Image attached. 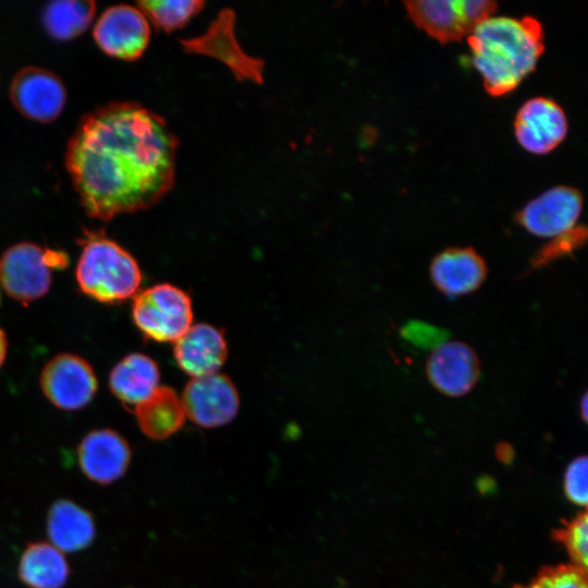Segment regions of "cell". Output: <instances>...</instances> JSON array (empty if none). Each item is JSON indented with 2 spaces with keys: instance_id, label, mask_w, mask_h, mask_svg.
Returning a JSON list of instances; mask_svg holds the SVG:
<instances>
[{
  "instance_id": "obj_1",
  "label": "cell",
  "mask_w": 588,
  "mask_h": 588,
  "mask_svg": "<svg viewBox=\"0 0 588 588\" xmlns=\"http://www.w3.org/2000/svg\"><path fill=\"white\" fill-rule=\"evenodd\" d=\"M176 146L162 118L136 102L84 115L69 139L65 167L85 212L109 221L154 206L173 185Z\"/></svg>"
},
{
  "instance_id": "obj_2",
  "label": "cell",
  "mask_w": 588,
  "mask_h": 588,
  "mask_svg": "<svg viewBox=\"0 0 588 588\" xmlns=\"http://www.w3.org/2000/svg\"><path fill=\"white\" fill-rule=\"evenodd\" d=\"M471 61L491 96L514 90L544 50L542 26L532 16H490L467 36Z\"/></svg>"
},
{
  "instance_id": "obj_3",
  "label": "cell",
  "mask_w": 588,
  "mask_h": 588,
  "mask_svg": "<svg viewBox=\"0 0 588 588\" xmlns=\"http://www.w3.org/2000/svg\"><path fill=\"white\" fill-rule=\"evenodd\" d=\"M76 281L87 296L105 304H119L138 293L142 272L136 259L102 231H86Z\"/></svg>"
},
{
  "instance_id": "obj_4",
  "label": "cell",
  "mask_w": 588,
  "mask_h": 588,
  "mask_svg": "<svg viewBox=\"0 0 588 588\" xmlns=\"http://www.w3.org/2000/svg\"><path fill=\"white\" fill-rule=\"evenodd\" d=\"M66 254L22 242L0 257V284L12 298L28 303L42 297L50 289L52 270L63 269Z\"/></svg>"
},
{
  "instance_id": "obj_5",
  "label": "cell",
  "mask_w": 588,
  "mask_h": 588,
  "mask_svg": "<svg viewBox=\"0 0 588 588\" xmlns=\"http://www.w3.org/2000/svg\"><path fill=\"white\" fill-rule=\"evenodd\" d=\"M132 317L145 338L175 342L193 324L192 301L175 285L156 284L134 296Z\"/></svg>"
},
{
  "instance_id": "obj_6",
  "label": "cell",
  "mask_w": 588,
  "mask_h": 588,
  "mask_svg": "<svg viewBox=\"0 0 588 588\" xmlns=\"http://www.w3.org/2000/svg\"><path fill=\"white\" fill-rule=\"evenodd\" d=\"M404 5L414 24L442 44L468 36L497 11L490 0H418Z\"/></svg>"
},
{
  "instance_id": "obj_7",
  "label": "cell",
  "mask_w": 588,
  "mask_h": 588,
  "mask_svg": "<svg viewBox=\"0 0 588 588\" xmlns=\"http://www.w3.org/2000/svg\"><path fill=\"white\" fill-rule=\"evenodd\" d=\"M97 46L106 54L124 61L138 59L150 39V24L146 15L130 4L107 8L93 30Z\"/></svg>"
},
{
  "instance_id": "obj_8",
  "label": "cell",
  "mask_w": 588,
  "mask_h": 588,
  "mask_svg": "<svg viewBox=\"0 0 588 588\" xmlns=\"http://www.w3.org/2000/svg\"><path fill=\"white\" fill-rule=\"evenodd\" d=\"M97 387L96 375L88 362L70 353L51 358L40 373L45 396L60 409L83 408L95 396Z\"/></svg>"
},
{
  "instance_id": "obj_9",
  "label": "cell",
  "mask_w": 588,
  "mask_h": 588,
  "mask_svg": "<svg viewBox=\"0 0 588 588\" xmlns=\"http://www.w3.org/2000/svg\"><path fill=\"white\" fill-rule=\"evenodd\" d=\"M181 401L186 418L204 428L231 422L240 408L234 383L219 372L192 378L184 388Z\"/></svg>"
},
{
  "instance_id": "obj_10",
  "label": "cell",
  "mask_w": 588,
  "mask_h": 588,
  "mask_svg": "<svg viewBox=\"0 0 588 588\" xmlns=\"http://www.w3.org/2000/svg\"><path fill=\"white\" fill-rule=\"evenodd\" d=\"M583 209L581 194L571 186L551 187L527 203L515 221L539 237H555L577 225Z\"/></svg>"
},
{
  "instance_id": "obj_11",
  "label": "cell",
  "mask_w": 588,
  "mask_h": 588,
  "mask_svg": "<svg viewBox=\"0 0 588 588\" xmlns=\"http://www.w3.org/2000/svg\"><path fill=\"white\" fill-rule=\"evenodd\" d=\"M9 95L22 115L41 123L54 121L66 102L61 78L37 66L21 69L11 81Z\"/></svg>"
},
{
  "instance_id": "obj_12",
  "label": "cell",
  "mask_w": 588,
  "mask_h": 588,
  "mask_svg": "<svg viewBox=\"0 0 588 588\" xmlns=\"http://www.w3.org/2000/svg\"><path fill=\"white\" fill-rule=\"evenodd\" d=\"M567 118L562 107L546 97L527 100L517 111L514 133L519 145L535 155L555 149L566 137Z\"/></svg>"
},
{
  "instance_id": "obj_13",
  "label": "cell",
  "mask_w": 588,
  "mask_h": 588,
  "mask_svg": "<svg viewBox=\"0 0 588 588\" xmlns=\"http://www.w3.org/2000/svg\"><path fill=\"white\" fill-rule=\"evenodd\" d=\"M426 376L440 393L460 397L469 393L480 378V362L474 348L462 341H445L432 350Z\"/></svg>"
},
{
  "instance_id": "obj_14",
  "label": "cell",
  "mask_w": 588,
  "mask_h": 588,
  "mask_svg": "<svg viewBox=\"0 0 588 588\" xmlns=\"http://www.w3.org/2000/svg\"><path fill=\"white\" fill-rule=\"evenodd\" d=\"M434 287L446 297L470 294L486 281L488 266L473 247H448L437 254L429 268Z\"/></svg>"
},
{
  "instance_id": "obj_15",
  "label": "cell",
  "mask_w": 588,
  "mask_h": 588,
  "mask_svg": "<svg viewBox=\"0 0 588 588\" xmlns=\"http://www.w3.org/2000/svg\"><path fill=\"white\" fill-rule=\"evenodd\" d=\"M126 440L111 429L87 433L77 448L78 463L87 478L108 485L121 478L131 461Z\"/></svg>"
},
{
  "instance_id": "obj_16",
  "label": "cell",
  "mask_w": 588,
  "mask_h": 588,
  "mask_svg": "<svg viewBox=\"0 0 588 588\" xmlns=\"http://www.w3.org/2000/svg\"><path fill=\"white\" fill-rule=\"evenodd\" d=\"M174 343L176 364L192 378L217 373L228 357L223 333L208 323L192 324Z\"/></svg>"
},
{
  "instance_id": "obj_17",
  "label": "cell",
  "mask_w": 588,
  "mask_h": 588,
  "mask_svg": "<svg viewBox=\"0 0 588 588\" xmlns=\"http://www.w3.org/2000/svg\"><path fill=\"white\" fill-rule=\"evenodd\" d=\"M183 45L186 49L219 58L241 77L256 82L261 78L259 62L247 57L234 38L233 15L230 11L221 12L204 36L186 40Z\"/></svg>"
},
{
  "instance_id": "obj_18",
  "label": "cell",
  "mask_w": 588,
  "mask_h": 588,
  "mask_svg": "<svg viewBox=\"0 0 588 588\" xmlns=\"http://www.w3.org/2000/svg\"><path fill=\"white\" fill-rule=\"evenodd\" d=\"M160 371L149 356L133 353L110 371L109 388L126 407L136 408L160 387Z\"/></svg>"
},
{
  "instance_id": "obj_19",
  "label": "cell",
  "mask_w": 588,
  "mask_h": 588,
  "mask_svg": "<svg viewBox=\"0 0 588 588\" xmlns=\"http://www.w3.org/2000/svg\"><path fill=\"white\" fill-rule=\"evenodd\" d=\"M47 534L61 552H76L93 542L96 526L86 510L69 500H59L49 510Z\"/></svg>"
},
{
  "instance_id": "obj_20",
  "label": "cell",
  "mask_w": 588,
  "mask_h": 588,
  "mask_svg": "<svg viewBox=\"0 0 588 588\" xmlns=\"http://www.w3.org/2000/svg\"><path fill=\"white\" fill-rule=\"evenodd\" d=\"M138 426L152 440H163L183 426L186 416L181 397L164 385L135 408Z\"/></svg>"
},
{
  "instance_id": "obj_21",
  "label": "cell",
  "mask_w": 588,
  "mask_h": 588,
  "mask_svg": "<svg viewBox=\"0 0 588 588\" xmlns=\"http://www.w3.org/2000/svg\"><path fill=\"white\" fill-rule=\"evenodd\" d=\"M69 575L63 553L51 543H29L21 555L19 576L29 588H62Z\"/></svg>"
},
{
  "instance_id": "obj_22",
  "label": "cell",
  "mask_w": 588,
  "mask_h": 588,
  "mask_svg": "<svg viewBox=\"0 0 588 588\" xmlns=\"http://www.w3.org/2000/svg\"><path fill=\"white\" fill-rule=\"evenodd\" d=\"M94 1L57 0L44 9L42 23L48 34L57 40H71L83 34L96 15Z\"/></svg>"
},
{
  "instance_id": "obj_23",
  "label": "cell",
  "mask_w": 588,
  "mask_h": 588,
  "mask_svg": "<svg viewBox=\"0 0 588 588\" xmlns=\"http://www.w3.org/2000/svg\"><path fill=\"white\" fill-rule=\"evenodd\" d=\"M204 4L195 0H148L139 1L137 8L157 28L172 32L186 25Z\"/></svg>"
},
{
  "instance_id": "obj_24",
  "label": "cell",
  "mask_w": 588,
  "mask_h": 588,
  "mask_svg": "<svg viewBox=\"0 0 588 588\" xmlns=\"http://www.w3.org/2000/svg\"><path fill=\"white\" fill-rule=\"evenodd\" d=\"M586 240L587 229L585 225H576L572 230L552 237L532 255L529 270L542 269L561 258L571 256L585 245Z\"/></svg>"
},
{
  "instance_id": "obj_25",
  "label": "cell",
  "mask_w": 588,
  "mask_h": 588,
  "mask_svg": "<svg viewBox=\"0 0 588 588\" xmlns=\"http://www.w3.org/2000/svg\"><path fill=\"white\" fill-rule=\"evenodd\" d=\"M555 541L562 543L573 561V565L587 572L588 558V520L587 513L580 512L565 522L553 532Z\"/></svg>"
},
{
  "instance_id": "obj_26",
  "label": "cell",
  "mask_w": 588,
  "mask_h": 588,
  "mask_svg": "<svg viewBox=\"0 0 588 588\" xmlns=\"http://www.w3.org/2000/svg\"><path fill=\"white\" fill-rule=\"evenodd\" d=\"M515 588H587V572L573 564L549 566L527 585Z\"/></svg>"
},
{
  "instance_id": "obj_27",
  "label": "cell",
  "mask_w": 588,
  "mask_h": 588,
  "mask_svg": "<svg viewBox=\"0 0 588 588\" xmlns=\"http://www.w3.org/2000/svg\"><path fill=\"white\" fill-rule=\"evenodd\" d=\"M401 336L411 345L420 350H434L448 341L445 329L421 320H409L400 329Z\"/></svg>"
},
{
  "instance_id": "obj_28",
  "label": "cell",
  "mask_w": 588,
  "mask_h": 588,
  "mask_svg": "<svg viewBox=\"0 0 588 588\" xmlns=\"http://www.w3.org/2000/svg\"><path fill=\"white\" fill-rule=\"evenodd\" d=\"M587 457L574 458L567 466L564 475V491L566 497L575 504H587Z\"/></svg>"
},
{
  "instance_id": "obj_29",
  "label": "cell",
  "mask_w": 588,
  "mask_h": 588,
  "mask_svg": "<svg viewBox=\"0 0 588 588\" xmlns=\"http://www.w3.org/2000/svg\"><path fill=\"white\" fill-rule=\"evenodd\" d=\"M8 341L5 332L0 328V367L3 364L7 355Z\"/></svg>"
},
{
  "instance_id": "obj_30",
  "label": "cell",
  "mask_w": 588,
  "mask_h": 588,
  "mask_svg": "<svg viewBox=\"0 0 588 588\" xmlns=\"http://www.w3.org/2000/svg\"><path fill=\"white\" fill-rule=\"evenodd\" d=\"M587 403H588V399H587V394L585 393L580 400V404H579V408H580V415H581V419L584 421L587 420Z\"/></svg>"
},
{
  "instance_id": "obj_31",
  "label": "cell",
  "mask_w": 588,
  "mask_h": 588,
  "mask_svg": "<svg viewBox=\"0 0 588 588\" xmlns=\"http://www.w3.org/2000/svg\"><path fill=\"white\" fill-rule=\"evenodd\" d=\"M0 303H1V293H0Z\"/></svg>"
}]
</instances>
